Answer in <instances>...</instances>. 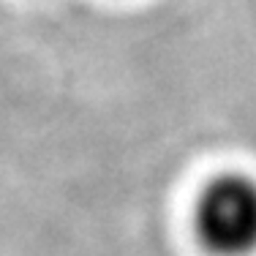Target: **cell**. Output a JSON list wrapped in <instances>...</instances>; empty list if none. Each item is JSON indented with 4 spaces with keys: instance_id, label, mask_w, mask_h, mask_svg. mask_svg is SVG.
<instances>
[{
    "instance_id": "obj_1",
    "label": "cell",
    "mask_w": 256,
    "mask_h": 256,
    "mask_svg": "<svg viewBox=\"0 0 256 256\" xmlns=\"http://www.w3.org/2000/svg\"><path fill=\"white\" fill-rule=\"evenodd\" d=\"M196 237L216 256L256 251V180L246 174L216 178L196 202Z\"/></svg>"
}]
</instances>
